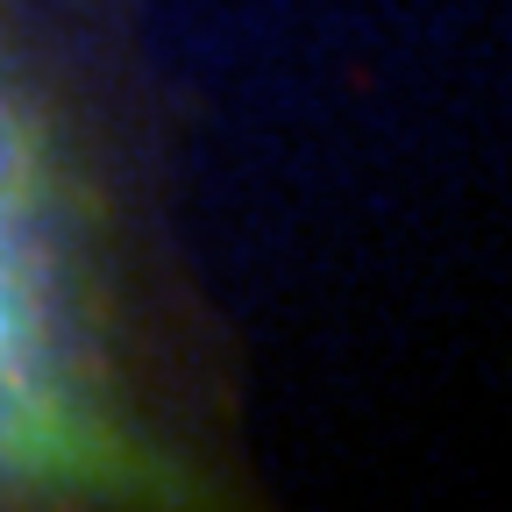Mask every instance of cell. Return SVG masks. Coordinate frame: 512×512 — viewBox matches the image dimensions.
Wrapping results in <instances>:
<instances>
[{
	"mask_svg": "<svg viewBox=\"0 0 512 512\" xmlns=\"http://www.w3.org/2000/svg\"><path fill=\"white\" fill-rule=\"evenodd\" d=\"M22 242H15V207H8V192H0V406L15 399V384H22Z\"/></svg>",
	"mask_w": 512,
	"mask_h": 512,
	"instance_id": "cell-1",
	"label": "cell"
}]
</instances>
